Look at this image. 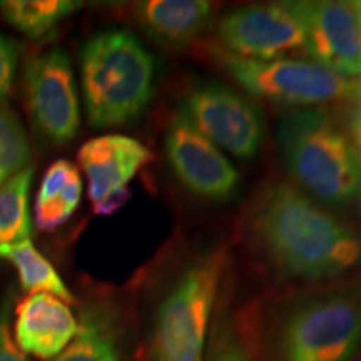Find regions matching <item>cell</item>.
<instances>
[{
	"instance_id": "6da1fadb",
	"label": "cell",
	"mask_w": 361,
	"mask_h": 361,
	"mask_svg": "<svg viewBox=\"0 0 361 361\" xmlns=\"http://www.w3.org/2000/svg\"><path fill=\"white\" fill-rule=\"evenodd\" d=\"M252 231L266 259L288 279L335 278L361 258V243L348 226L290 184L264 192Z\"/></svg>"
},
{
	"instance_id": "7a4b0ae2",
	"label": "cell",
	"mask_w": 361,
	"mask_h": 361,
	"mask_svg": "<svg viewBox=\"0 0 361 361\" xmlns=\"http://www.w3.org/2000/svg\"><path fill=\"white\" fill-rule=\"evenodd\" d=\"M154 78V57L129 30L94 35L80 51L89 123L94 128H116L134 121L151 102Z\"/></svg>"
},
{
	"instance_id": "3957f363",
	"label": "cell",
	"mask_w": 361,
	"mask_h": 361,
	"mask_svg": "<svg viewBox=\"0 0 361 361\" xmlns=\"http://www.w3.org/2000/svg\"><path fill=\"white\" fill-rule=\"evenodd\" d=\"M279 147L288 174L323 202L341 204L361 192V161L331 116L300 109L279 124Z\"/></svg>"
},
{
	"instance_id": "277c9868",
	"label": "cell",
	"mask_w": 361,
	"mask_h": 361,
	"mask_svg": "<svg viewBox=\"0 0 361 361\" xmlns=\"http://www.w3.org/2000/svg\"><path fill=\"white\" fill-rule=\"evenodd\" d=\"M223 264L216 250L184 269L157 311L151 361H202Z\"/></svg>"
},
{
	"instance_id": "5b68a950",
	"label": "cell",
	"mask_w": 361,
	"mask_h": 361,
	"mask_svg": "<svg viewBox=\"0 0 361 361\" xmlns=\"http://www.w3.org/2000/svg\"><path fill=\"white\" fill-rule=\"evenodd\" d=\"M223 62L231 78L252 96L286 106L350 101L361 94L360 84L313 61L283 57L258 61L231 54L223 56Z\"/></svg>"
},
{
	"instance_id": "8992f818",
	"label": "cell",
	"mask_w": 361,
	"mask_h": 361,
	"mask_svg": "<svg viewBox=\"0 0 361 361\" xmlns=\"http://www.w3.org/2000/svg\"><path fill=\"white\" fill-rule=\"evenodd\" d=\"M361 343V310L343 296L296 305L279 331L281 361H350Z\"/></svg>"
},
{
	"instance_id": "52a82bcc",
	"label": "cell",
	"mask_w": 361,
	"mask_h": 361,
	"mask_svg": "<svg viewBox=\"0 0 361 361\" xmlns=\"http://www.w3.org/2000/svg\"><path fill=\"white\" fill-rule=\"evenodd\" d=\"M179 112L209 139L239 159L259 152L264 137V117L258 104L223 84L192 85L183 97Z\"/></svg>"
},
{
	"instance_id": "ba28073f",
	"label": "cell",
	"mask_w": 361,
	"mask_h": 361,
	"mask_svg": "<svg viewBox=\"0 0 361 361\" xmlns=\"http://www.w3.org/2000/svg\"><path fill=\"white\" fill-rule=\"evenodd\" d=\"M25 106L34 128L56 146L79 133L80 109L71 59L62 49L30 59L24 72Z\"/></svg>"
},
{
	"instance_id": "9c48e42d",
	"label": "cell",
	"mask_w": 361,
	"mask_h": 361,
	"mask_svg": "<svg viewBox=\"0 0 361 361\" xmlns=\"http://www.w3.org/2000/svg\"><path fill=\"white\" fill-rule=\"evenodd\" d=\"M166 156L179 183L207 201H229L236 196L241 178L219 147L178 111L166 130Z\"/></svg>"
},
{
	"instance_id": "30bf717a",
	"label": "cell",
	"mask_w": 361,
	"mask_h": 361,
	"mask_svg": "<svg viewBox=\"0 0 361 361\" xmlns=\"http://www.w3.org/2000/svg\"><path fill=\"white\" fill-rule=\"evenodd\" d=\"M218 35L233 56L258 61L278 59L305 40L296 2L236 8L221 19Z\"/></svg>"
},
{
	"instance_id": "8fae6325",
	"label": "cell",
	"mask_w": 361,
	"mask_h": 361,
	"mask_svg": "<svg viewBox=\"0 0 361 361\" xmlns=\"http://www.w3.org/2000/svg\"><path fill=\"white\" fill-rule=\"evenodd\" d=\"M305 51L313 62L343 78L361 75V37L355 2H296Z\"/></svg>"
},
{
	"instance_id": "7c38bea8",
	"label": "cell",
	"mask_w": 361,
	"mask_h": 361,
	"mask_svg": "<svg viewBox=\"0 0 361 361\" xmlns=\"http://www.w3.org/2000/svg\"><path fill=\"white\" fill-rule=\"evenodd\" d=\"M151 159V151L129 135L106 134L82 144L78 161L87 178V194L94 209L128 191L130 179Z\"/></svg>"
},
{
	"instance_id": "4fadbf2b",
	"label": "cell",
	"mask_w": 361,
	"mask_h": 361,
	"mask_svg": "<svg viewBox=\"0 0 361 361\" xmlns=\"http://www.w3.org/2000/svg\"><path fill=\"white\" fill-rule=\"evenodd\" d=\"M78 329L79 322L66 301L51 293H32L16 308V343L35 358H56L74 340Z\"/></svg>"
},
{
	"instance_id": "5bb4252c",
	"label": "cell",
	"mask_w": 361,
	"mask_h": 361,
	"mask_svg": "<svg viewBox=\"0 0 361 361\" xmlns=\"http://www.w3.org/2000/svg\"><path fill=\"white\" fill-rule=\"evenodd\" d=\"M135 17L156 42L183 47L204 32L213 17V6L202 0H146L135 6Z\"/></svg>"
},
{
	"instance_id": "9a60e30c",
	"label": "cell",
	"mask_w": 361,
	"mask_h": 361,
	"mask_svg": "<svg viewBox=\"0 0 361 361\" xmlns=\"http://www.w3.org/2000/svg\"><path fill=\"white\" fill-rule=\"evenodd\" d=\"M82 196L79 169L67 159L49 166L40 180L34 202V221L39 231L52 233L72 218Z\"/></svg>"
},
{
	"instance_id": "2e32d148",
	"label": "cell",
	"mask_w": 361,
	"mask_h": 361,
	"mask_svg": "<svg viewBox=\"0 0 361 361\" xmlns=\"http://www.w3.org/2000/svg\"><path fill=\"white\" fill-rule=\"evenodd\" d=\"M52 361H123L121 326L107 305H90L82 311L74 340Z\"/></svg>"
},
{
	"instance_id": "e0dca14e",
	"label": "cell",
	"mask_w": 361,
	"mask_h": 361,
	"mask_svg": "<svg viewBox=\"0 0 361 361\" xmlns=\"http://www.w3.org/2000/svg\"><path fill=\"white\" fill-rule=\"evenodd\" d=\"M0 259L7 261L16 268L22 290L30 295L32 293H51L67 303L75 301L74 295L59 276L56 268L49 263L45 256L35 250L30 239L0 246Z\"/></svg>"
},
{
	"instance_id": "ac0fdd59",
	"label": "cell",
	"mask_w": 361,
	"mask_h": 361,
	"mask_svg": "<svg viewBox=\"0 0 361 361\" xmlns=\"http://www.w3.org/2000/svg\"><path fill=\"white\" fill-rule=\"evenodd\" d=\"M80 7L74 0H2L0 13L27 37L42 39Z\"/></svg>"
},
{
	"instance_id": "d6986e66",
	"label": "cell",
	"mask_w": 361,
	"mask_h": 361,
	"mask_svg": "<svg viewBox=\"0 0 361 361\" xmlns=\"http://www.w3.org/2000/svg\"><path fill=\"white\" fill-rule=\"evenodd\" d=\"M32 179L34 168L29 166L0 186V246L30 239L29 189Z\"/></svg>"
},
{
	"instance_id": "ffe728a7",
	"label": "cell",
	"mask_w": 361,
	"mask_h": 361,
	"mask_svg": "<svg viewBox=\"0 0 361 361\" xmlns=\"http://www.w3.org/2000/svg\"><path fill=\"white\" fill-rule=\"evenodd\" d=\"M30 146L19 116L0 102V186L29 168Z\"/></svg>"
},
{
	"instance_id": "44dd1931",
	"label": "cell",
	"mask_w": 361,
	"mask_h": 361,
	"mask_svg": "<svg viewBox=\"0 0 361 361\" xmlns=\"http://www.w3.org/2000/svg\"><path fill=\"white\" fill-rule=\"evenodd\" d=\"M17 69L16 42L0 34V102L11 96Z\"/></svg>"
},
{
	"instance_id": "7402d4cb",
	"label": "cell",
	"mask_w": 361,
	"mask_h": 361,
	"mask_svg": "<svg viewBox=\"0 0 361 361\" xmlns=\"http://www.w3.org/2000/svg\"><path fill=\"white\" fill-rule=\"evenodd\" d=\"M0 361H29L24 351L17 346L11 328V310L6 305L0 311Z\"/></svg>"
},
{
	"instance_id": "603a6c76",
	"label": "cell",
	"mask_w": 361,
	"mask_h": 361,
	"mask_svg": "<svg viewBox=\"0 0 361 361\" xmlns=\"http://www.w3.org/2000/svg\"><path fill=\"white\" fill-rule=\"evenodd\" d=\"M207 361H251L250 356H247L246 350L239 345L238 341L231 340H224L219 345V348L211 355V358Z\"/></svg>"
},
{
	"instance_id": "cb8c5ba5",
	"label": "cell",
	"mask_w": 361,
	"mask_h": 361,
	"mask_svg": "<svg viewBox=\"0 0 361 361\" xmlns=\"http://www.w3.org/2000/svg\"><path fill=\"white\" fill-rule=\"evenodd\" d=\"M351 133H353L355 142L361 151V107L355 112L353 121H351Z\"/></svg>"
},
{
	"instance_id": "d4e9b609",
	"label": "cell",
	"mask_w": 361,
	"mask_h": 361,
	"mask_svg": "<svg viewBox=\"0 0 361 361\" xmlns=\"http://www.w3.org/2000/svg\"><path fill=\"white\" fill-rule=\"evenodd\" d=\"M356 13H358V22H360V37H361V2H355Z\"/></svg>"
}]
</instances>
